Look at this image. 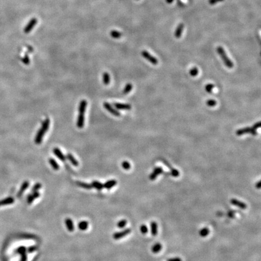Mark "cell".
Masks as SVG:
<instances>
[{"mask_svg": "<svg viewBox=\"0 0 261 261\" xmlns=\"http://www.w3.org/2000/svg\"><path fill=\"white\" fill-rule=\"evenodd\" d=\"M217 50L218 53L221 56V59L224 61V63L225 65V66L227 67L229 69H232V68L234 66L233 62L229 59V58L228 57L225 51H224V49L222 47L219 46V47H217Z\"/></svg>", "mask_w": 261, "mask_h": 261, "instance_id": "6da1fadb", "label": "cell"}, {"mask_svg": "<svg viewBox=\"0 0 261 261\" xmlns=\"http://www.w3.org/2000/svg\"><path fill=\"white\" fill-rule=\"evenodd\" d=\"M252 134L253 135H257V132L256 131V129H255L253 127H247V128H244L242 129H238L237 131H236V134L238 136H241L242 135L244 134Z\"/></svg>", "mask_w": 261, "mask_h": 261, "instance_id": "7a4b0ae2", "label": "cell"}, {"mask_svg": "<svg viewBox=\"0 0 261 261\" xmlns=\"http://www.w3.org/2000/svg\"><path fill=\"white\" fill-rule=\"evenodd\" d=\"M38 22V19L36 18H33L30 19V21L28 22L25 28L24 29V32L25 33H30L33 29L36 26Z\"/></svg>", "mask_w": 261, "mask_h": 261, "instance_id": "3957f363", "label": "cell"}, {"mask_svg": "<svg viewBox=\"0 0 261 261\" xmlns=\"http://www.w3.org/2000/svg\"><path fill=\"white\" fill-rule=\"evenodd\" d=\"M142 54L146 59L149 61L153 65H157L158 64V60L157 59V58L154 57L153 56L150 54V53H149L147 51L144 50L142 52Z\"/></svg>", "mask_w": 261, "mask_h": 261, "instance_id": "277c9868", "label": "cell"}, {"mask_svg": "<svg viewBox=\"0 0 261 261\" xmlns=\"http://www.w3.org/2000/svg\"><path fill=\"white\" fill-rule=\"evenodd\" d=\"M104 107L109 112H110L111 114L114 115V116L119 117L120 116V113L117 109L113 108L109 104L107 103V102H105L104 104Z\"/></svg>", "mask_w": 261, "mask_h": 261, "instance_id": "5b68a950", "label": "cell"}, {"mask_svg": "<svg viewBox=\"0 0 261 261\" xmlns=\"http://www.w3.org/2000/svg\"><path fill=\"white\" fill-rule=\"evenodd\" d=\"M131 229H127L122 232H119L114 233V235H113V238L116 240H120V239H121V238H123V237L129 235L131 233Z\"/></svg>", "mask_w": 261, "mask_h": 261, "instance_id": "8992f818", "label": "cell"}, {"mask_svg": "<svg viewBox=\"0 0 261 261\" xmlns=\"http://www.w3.org/2000/svg\"><path fill=\"white\" fill-rule=\"evenodd\" d=\"M163 172V169L162 167H155L152 173L149 176V179L152 181H154L156 179V178L160 174H162Z\"/></svg>", "mask_w": 261, "mask_h": 261, "instance_id": "52a82bcc", "label": "cell"}, {"mask_svg": "<svg viewBox=\"0 0 261 261\" xmlns=\"http://www.w3.org/2000/svg\"><path fill=\"white\" fill-rule=\"evenodd\" d=\"M26 252L27 249L25 247L21 246L19 247L17 250L16 252L17 253H19L21 255V261H26L27 260V255H26Z\"/></svg>", "mask_w": 261, "mask_h": 261, "instance_id": "ba28073f", "label": "cell"}, {"mask_svg": "<svg viewBox=\"0 0 261 261\" xmlns=\"http://www.w3.org/2000/svg\"><path fill=\"white\" fill-rule=\"evenodd\" d=\"M45 133H46V132H45L42 128H41L38 131V132L36 134V135L35 139V142L36 144H40L42 142V138H43V137L44 136V134Z\"/></svg>", "mask_w": 261, "mask_h": 261, "instance_id": "9c48e42d", "label": "cell"}, {"mask_svg": "<svg viewBox=\"0 0 261 261\" xmlns=\"http://www.w3.org/2000/svg\"><path fill=\"white\" fill-rule=\"evenodd\" d=\"M230 203L235 206L240 207L241 209H245L247 207V204H245L244 202H242L236 199H232L230 200Z\"/></svg>", "mask_w": 261, "mask_h": 261, "instance_id": "30bf717a", "label": "cell"}, {"mask_svg": "<svg viewBox=\"0 0 261 261\" xmlns=\"http://www.w3.org/2000/svg\"><path fill=\"white\" fill-rule=\"evenodd\" d=\"M84 123H85L84 114H80V113H79L77 119V123H76L77 127L80 129L83 128L84 126Z\"/></svg>", "mask_w": 261, "mask_h": 261, "instance_id": "8fae6325", "label": "cell"}, {"mask_svg": "<svg viewBox=\"0 0 261 261\" xmlns=\"http://www.w3.org/2000/svg\"><path fill=\"white\" fill-rule=\"evenodd\" d=\"M54 154H55V155L58 158L62 161V162H65L66 160V157L65 156L62 154V152H61V151L58 148V147H55V148L53 149V150Z\"/></svg>", "mask_w": 261, "mask_h": 261, "instance_id": "7c38bea8", "label": "cell"}, {"mask_svg": "<svg viewBox=\"0 0 261 261\" xmlns=\"http://www.w3.org/2000/svg\"><path fill=\"white\" fill-rule=\"evenodd\" d=\"M29 183L27 181H24V182L22 183V184L21 185V188H20V189L19 190V191H18V194H17V197H21V196H22V195L23 194V193H24V192L27 189V187H29Z\"/></svg>", "mask_w": 261, "mask_h": 261, "instance_id": "4fadbf2b", "label": "cell"}, {"mask_svg": "<svg viewBox=\"0 0 261 261\" xmlns=\"http://www.w3.org/2000/svg\"><path fill=\"white\" fill-rule=\"evenodd\" d=\"M115 108L117 109H126L129 110L131 109V105L127 104H120L116 103L114 104Z\"/></svg>", "mask_w": 261, "mask_h": 261, "instance_id": "5bb4252c", "label": "cell"}, {"mask_svg": "<svg viewBox=\"0 0 261 261\" xmlns=\"http://www.w3.org/2000/svg\"><path fill=\"white\" fill-rule=\"evenodd\" d=\"M15 201V200L13 197H8L4 200H0V206L9 205V204H12Z\"/></svg>", "mask_w": 261, "mask_h": 261, "instance_id": "9a60e30c", "label": "cell"}, {"mask_svg": "<svg viewBox=\"0 0 261 261\" xmlns=\"http://www.w3.org/2000/svg\"><path fill=\"white\" fill-rule=\"evenodd\" d=\"M184 26L182 23L179 24L178 26V27H177V29L175 30V36L177 38H179L181 37V35H182L183 29H184Z\"/></svg>", "mask_w": 261, "mask_h": 261, "instance_id": "2e32d148", "label": "cell"}, {"mask_svg": "<svg viewBox=\"0 0 261 261\" xmlns=\"http://www.w3.org/2000/svg\"><path fill=\"white\" fill-rule=\"evenodd\" d=\"M87 106V102L85 100H82L81 101L79 107V111L80 114H85Z\"/></svg>", "mask_w": 261, "mask_h": 261, "instance_id": "e0dca14e", "label": "cell"}, {"mask_svg": "<svg viewBox=\"0 0 261 261\" xmlns=\"http://www.w3.org/2000/svg\"><path fill=\"white\" fill-rule=\"evenodd\" d=\"M65 222L68 230L70 232H73L74 229V226L73 221L70 218H67L65 220Z\"/></svg>", "mask_w": 261, "mask_h": 261, "instance_id": "ac0fdd59", "label": "cell"}, {"mask_svg": "<svg viewBox=\"0 0 261 261\" xmlns=\"http://www.w3.org/2000/svg\"><path fill=\"white\" fill-rule=\"evenodd\" d=\"M66 158L70 162V163L73 166H79L78 161L76 159V158L74 157V156L72 154H70V153L67 154Z\"/></svg>", "mask_w": 261, "mask_h": 261, "instance_id": "d6986e66", "label": "cell"}, {"mask_svg": "<svg viewBox=\"0 0 261 261\" xmlns=\"http://www.w3.org/2000/svg\"><path fill=\"white\" fill-rule=\"evenodd\" d=\"M39 196H40V193L39 192H38L37 191L33 192V194L30 195L28 196V197H27V202L29 204H31V202L33 201L34 200L38 198V197H39Z\"/></svg>", "mask_w": 261, "mask_h": 261, "instance_id": "ffe728a7", "label": "cell"}, {"mask_svg": "<svg viewBox=\"0 0 261 261\" xmlns=\"http://www.w3.org/2000/svg\"><path fill=\"white\" fill-rule=\"evenodd\" d=\"M116 184H117V181L114 180V179H111V180L108 181L107 182H106L104 184V187H105L107 189H109L114 187V186H116Z\"/></svg>", "mask_w": 261, "mask_h": 261, "instance_id": "44dd1931", "label": "cell"}, {"mask_svg": "<svg viewBox=\"0 0 261 261\" xmlns=\"http://www.w3.org/2000/svg\"><path fill=\"white\" fill-rule=\"evenodd\" d=\"M76 184L79 187H82V188L85 189H88V190L92 189V187H93L92 184H88V183H84V182H82V181H77Z\"/></svg>", "mask_w": 261, "mask_h": 261, "instance_id": "7402d4cb", "label": "cell"}, {"mask_svg": "<svg viewBox=\"0 0 261 261\" xmlns=\"http://www.w3.org/2000/svg\"><path fill=\"white\" fill-rule=\"evenodd\" d=\"M50 123V119L49 118L45 119L44 120V121L42 123V127H41V128H42L45 132H47L48 131V129H49Z\"/></svg>", "mask_w": 261, "mask_h": 261, "instance_id": "603a6c76", "label": "cell"}, {"mask_svg": "<svg viewBox=\"0 0 261 261\" xmlns=\"http://www.w3.org/2000/svg\"><path fill=\"white\" fill-rule=\"evenodd\" d=\"M151 234L152 236H156L158 233V225L156 222L152 221L151 224Z\"/></svg>", "mask_w": 261, "mask_h": 261, "instance_id": "cb8c5ba5", "label": "cell"}, {"mask_svg": "<svg viewBox=\"0 0 261 261\" xmlns=\"http://www.w3.org/2000/svg\"><path fill=\"white\" fill-rule=\"evenodd\" d=\"M162 249V245H161V244L157 243L153 245L152 248V252L154 253H158L161 251Z\"/></svg>", "mask_w": 261, "mask_h": 261, "instance_id": "d4e9b609", "label": "cell"}, {"mask_svg": "<svg viewBox=\"0 0 261 261\" xmlns=\"http://www.w3.org/2000/svg\"><path fill=\"white\" fill-rule=\"evenodd\" d=\"M78 227H79V229H80V230H85L88 227V222L87 221H81L79 223Z\"/></svg>", "mask_w": 261, "mask_h": 261, "instance_id": "484cf974", "label": "cell"}, {"mask_svg": "<svg viewBox=\"0 0 261 261\" xmlns=\"http://www.w3.org/2000/svg\"><path fill=\"white\" fill-rule=\"evenodd\" d=\"M49 163H50L51 166L53 167V169L54 170H55V171H58V170H59V166L58 164V163L54 160V159H53V158H50Z\"/></svg>", "mask_w": 261, "mask_h": 261, "instance_id": "4316f807", "label": "cell"}, {"mask_svg": "<svg viewBox=\"0 0 261 261\" xmlns=\"http://www.w3.org/2000/svg\"><path fill=\"white\" fill-rule=\"evenodd\" d=\"M110 35L113 38L118 39V38H120V37H122V33L119 31H117V30H112L110 32Z\"/></svg>", "mask_w": 261, "mask_h": 261, "instance_id": "83f0119b", "label": "cell"}, {"mask_svg": "<svg viewBox=\"0 0 261 261\" xmlns=\"http://www.w3.org/2000/svg\"><path fill=\"white\" fill-rule=\"evenodd\" d=\"M92 187L96 188V189H97L99 190H100L104 188V185L102 184L101 183L99 182V181H94L92 183Z\"/></svg>", "mask_w": 261, "mask_h": 261, "instance_id": "f1b7e54d", "label": "cell"}, {"mask_svg": "<svg viewBox=\"0 0 261 261\" xmlns=\"http://www.w3.org/2000/svg\"><path fill=\"white\" fill-rule=\"evenodd\" d=\"M103 82L105 85H108L110 82V76L109 74L105 72L103 74Z\"/></svg>", "mask_w": 261, "mask_h": 261, "instance_id": "f546056e", "label": "cell"}, {"mask_svg": "<svg viewBox=\"0 0 261 261\" xmlns=\"http://www.w3.org/2000/svg\"><path fill=\"white\" fill-rule=\"evenodd\" d=\"M209 234V229L207 227H204L202 229L200 232V235L201 237H206Z\"/></svg>", "mask_w": 261, "mask_h": 261, "instance_id": "4dcf8cb0", "label": "cell"}, {"mask_svg": "<svg viewBox=\"0 0 261 261\" xmlns=\"http://www.w3.org/2000/svg\"><path fill=\"white\" fill-rule=\"evenodd\" d=\"M132 89V85L131 84H128L126 85L125 87H124L123 93L124 94H127L131 92Z\"/></svg>", "mask_w": 261, "mask_h": 261, "instance_id": "1f68e13d", "label": "cell"}, {"mask_svg": "<svg viewBox=\"0 0 261 261\" xmlns=\"http://www.w3.org/2000/svg\"><path fill=\"white\" fill-rule=\"evenodd\" d=\"M127 221L125 220H122L119 221V222L117 223V226L119 229H123L127 225Z\"/></svg>", "mask_w": 261, "mask_h": 261, "instance_id": "d6a6232c", "label": "cell"}, {"mask_svg": "<svg viewBox=\"0 0 261 261\" xmlns=\"http://www.w3.org/2000/svg\"><path fill=\"white\" fill-rule=\"evenodd\" d=\"M214 87H215V85H213V84H209L206 85L205 89H206V92H207V93H209L210 94V93H212V90H213V89L214 88Z\"/></svg>", "mask_w": 261, "mask_h": 261, "instance_id": "836d02e7", "label": "cell"}, {"mask_svg": "<svg viewBox=\"0 0 261 261\" xmlns=\"http://www.w3.org/2000/svg\"><path fill=\"white\" fill-rule=\"evenodd\" d=\"M206 104L207 106H209L210 107H213L217 105V102L215 101V100L210 99L206 102Z\"/></svg>", "mask_w": 261, "mask_h": 261, "instance_id": "e575fe53", "label": "cell"}, {"mask_svg": "<svg viewBox=\"0 0 261 261\" xmlns=\"http://www.w3.org/2000/svg\"><path fill=\"white\" fill-rule=\"evenodd\" d=\"M22 61L25 65H29L30 64V58L27 54H26L24 57L22 58Z\"/></svg>", "mask_w": 261, "mask_h": 261, "instance_id": "d590c367", "label": "cell"}, {"mask_svg": "<svg viewBox=\"0 0 261 261\" xmlns=\"http://www.w3.org/2000/svg\"><path fill=\"white\" fill-rule=\"evenodd\" d=\"M198 74V70L197 67H194L190 70V74L192 76H196Z\"/></svg>", "mask_w": 261, "mask_h": 261, "instance_id": "8d00e7d4", "label": "cell"}, {"mask_svg": "<svg viewBox=\"0 0 261 261\" xmlns=\"http://www.w3.org/2000/svg\"><path fill=\"white\" fill-rule=\"evenodd\" d=\"M122 167H123L124 169H125V170H129V169L131 168V164H130V163H129L128 162H127V161H124V162H123L122 163Z\"/></svg>", "mask_w": 261, "mask_h": 261, "instance_id": "74e56055", "label": "cell"}, {"mask_svg": "<svg viewBox=\"0 0 261 261\" xmlns=\"http://www.w3.org/2000/svg\"><path fill=\"white\" fill-rule=\"evenodd\" d=\"M41 187H42V185H41V183H36V184H35V186H34L33 187H32V189H31V191L33 192H36V191H38V190H39L41 188Z\"/></svg>", "mask_w": 261, "mask_h": 261, "instance_id": "f35d334b", "label": "cell"}, {"mask_svg": "<svg viewBox=\"0 0 261 261\" xmlns=\"http://www.w3.org/2000/svg\"><path fill=\"white\" fill-rule=\"evenodd\" d=\"M140 231L142 234H143V235L146 234L147 233V232H148V229H147V226L144 224L142 225L140 227Z\"/></svg>", "mask_w": 261, "mask_h": 261, "instance_id": "ab89813d", "label": "cell"}, {"mask_svg": "<svg viewBox=\"0 0 261 261\" xmlns=\"http://www.w3.org/2000/svg\"><path fill=\"white\" fill-rule=\"evenodd\" d=\"M38 249V246L37 245H32L31 247H29L27 249V252L31 253L34 252H35L36 250H37Z\"/></svg>", "mask_w": 261, "mask_h": 261, "instance_id": "60d3db41", "label": "cell"}, {"mask_svg": "<svg viewBox=\"0 0 261 261\" xmlns=\"http://www.w3.org/2000/svg\"><path fill=\"white\" fill-rule=\"evenodd\" d=\"M171 175H172L173 177H177L179 176V172L177 171V169L172 168V169H171Z\"/></svg>", "mask_w": 261, "mask_h": 261, "instance_id": "b9f144b4", "label": "cell"}, {"mask_svg": "<svg viewBox=\"0 0 261 261\" xmlns=\"http://www.w3.org/2000/svg\"><path fill=\"white\" fill-rule=\"evenodd\" d=\"M260 122H257L256 123H255V124H254L253 127V128L255 129H257V128H260Z\"/></svg>", "mask_w": 261, "mask_h": 261, "instance_id": "7bdbcfd3", "label": "cell"}, {"mask_svg": "<svg viewBox=\"0 0 261 261\" xmlns=\"http://www.w3.org/2000/svg\"><path fill=\"white\" fill-rule=\"evenodd\" d=\"M167 261H182V260H181L179 257H175V258H171V259H167Z\"/></svg>", "mask_w": 261, "mask_h": 261, "instance_id": "ee69618b", "label": "cell"}, {"mask_svg": "<svg viewBox=\"0 0 261 261\" xmlns=\"http://www.w3.org/2000/svg\"><path fill=\"white\" fill-rule=\"evenodd\" d=\"M256 187L257 188V189H260V181H258V182L256 183Z\"/></svg>", "mask_w": 261, "mask_h": 261, "instance_id": "f6af8a7d", "label": "cell"}, {"mask_svg": "<svg viewBox=\"0 0 261 261\" xmlns=\"http://www.w3.org/2000/svg\"><path fill=\"white\" fill-rule=\"evenodd\" d=\"M27 48H28V50H29L30 52H32V51H33V48H32L31 46H28Z\"/></svg>", "mask_w": 261, "mask_h": 261, "instance_id": "bcb514c9", "label": "cell"}, {"mask_svg": "<svg viewBox=\"0 0 261 261\" xmlns=\"http://www.w3.org/2000/svg\"><path fill=\"white\" fill-rule=\"evenodd\" d=\"M173 1L174 0H166V2L169 4H170V3H172L173 2Z\"/></svg>", "mask_w": 261, "mask_h": 261, "instance_id": "7dc6e473", "label": "cell"}, {"mask_svg": "<svg viewBox=\"0 0 261 261\" xmlns=\"http://www.w3.org/2000/svg\"><path fill=\"white\" fill-rule=\"evenodd\" d=\"M137 1H138V0H137Z\"/></svg>", "mask_w": 261, "mask_h": 261, "instance_id": "c3c4849f", "label": "cell"}]
</instances>
